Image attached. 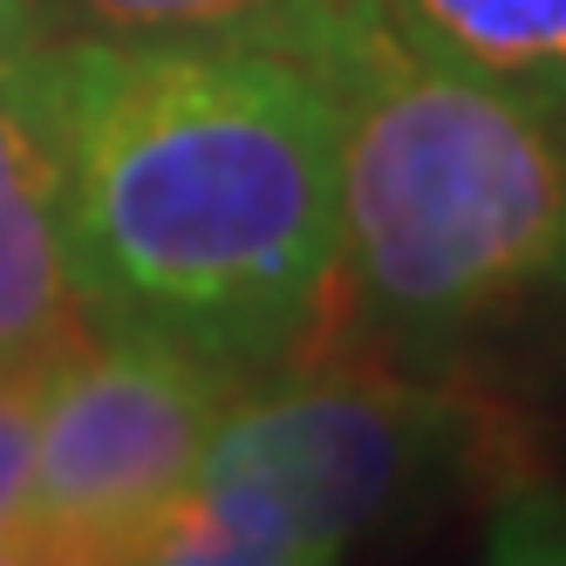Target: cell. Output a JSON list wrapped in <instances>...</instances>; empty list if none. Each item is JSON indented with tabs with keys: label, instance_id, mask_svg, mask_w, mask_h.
<instances>
[{
	"label": "cell",
	"instance_id": "9c48e42d",
	"mask_svg": "<svg viewBox=\"0 0 566 566\" xmlns=\"http://www.w3.org/2000/svg\"><path fill=\"white\" fill-rule=\"evenodd\" d=\"M484 566H566V492L539 478L505 484L484 533Z\"/></svg>",
	"mask_w": 566,
	"mask_h": 566
},
{
	"label": "cell",
	"instance_id": "5b68a950",
	"mask_svg": "<svg viewBox=\"0 0 566 566\" xmlns=\"http://www.w3.org/2000/svg\"><path fill=\"white\" fill-rule=\"evenodd\" d=\"M42 55L0 75V369H42L90 335L62 239Z\"/></svg>",
	"mask_w": 566,
	"mask_h": 566
},
{
	"label": "cell",
	"instance_id": "277c9868",
	"mask_svg": "<svg viewBox=\"0 0 566 566\" xmlns=\"http://www.w3.org/2000/svg\"><path fill=\"white\" fill-rule=\"evenodd\" d=\"M232 382L165 342L83 335L42 369L34 417V533L137 566L178 512L232 410Z\"/></svg>",
	"mask_w": 566,
	"mask_h": 566
},
{
	"label": "cell",
	"instance_id": "3957f363",
	"mask_svg": "<svg viewBox=\"0 0 566 566\" xmlns=\"http://www.w3.org/2000/svg\"><path fill=\"white\" fill-rule=\"evenodd\" d=\"M458 430L451 402L376 369H280L239 389L191 505L301 566H335Z\"/></svg>",
	"mask_w": 566,
	"mask_h": 566
},
{
	"label": "cell",
	"instance_id": "6da1fadb",
	"mask_svg": "<svg viewBox=\"0 0 566 566\" xmlns=\"http://www.w3.org/2000/svg\"><path fill=\"white\" fill-rule=\"evenodd\" d=\"M75 301L232 389L314 348L342 301L335 116L253 42H69L42 55Z\"/></svg>",
	"mask_w": 566,
	"mask_h": 566
},
{
	"label": "cell",
	"instance_id": "30bf717a",
	"mask_svg": "<svg viewBox=\"0 0 566 566\" xmlns=\"http://www.w3.org/2000/svg\"><path fill=\"white\" fill-rule=\"evenodd\" d=\"M42 49H49V34H42L34 0H0V75H8V69H28Z\"/></svg>",
	"mask_w": 566,
	"mask_h": 566
},
{
	"label": "cell",
	"instance_id": "7a4b0ae2",
	"mask_svg": "<svg viewBox=\"0 0 566 566\" xmlns=\"http://www.w3.org/2000/svg\"><path fill=\"white\" fill-rule=\"evenodd\" d=\"M280 55L335 116L342 294L361 328L443 348L566 287V124L410 55L355 0Z\"/></svg>",
	"mask_w": 566,
	"mask_h": 566
},
{
	"label": "cell",
	"instance_id": "ba28073f",
	"mask_svg": "<svg viewBox=\"0 0 566 566\" xmlns=\"http://www.w3.org/2000/svg\"><path fill=\"white\" fill-rule=\"evenodd\" d=\"M42 369H0V533L8 539L34 533V417H42Z\"/></svg>",
	"mask_w": 566,
	"mask_h": 566
},
{
	"label": "cell",
	"instance_id": "8fae6325",
	"mask_svg": "<svg viewBox=\"0 0 566 566\" xmlns=\"http://www.w3.org/2000/svg\"><path fill=\"white\" fill-rule=\"evenodd\" d=\"M0 566H109V559H90V553H75L49 533H28V539H8L0 533Z\"/></svg>",
	"mask_w": 566,
	"mask_h": 566
},
{
	"label": "cell",
	"instance_id": "52a82bcc",
	"mask_svg": "<svg viewBox=\"0 0 566 566\" xmlns=\"http://www.w3.org/2000/svg\"><path fill=\"white\" fill-rule=\"evenodd\" d=\"M335 0H34L49 49L69 42H253L287 49Z\"/></svg>",
	"mask_w": 566,
	"mask_h": 566
},
{
	"label": "cell",
	"instance_id": "8992f818",
	"mask_svg": "<svg viewBox=\"0 0 566 566\" xmlns=\"http://www.w3.org/2000/svg\"><path fill=\"white\" fill-rule=\"evenodd\" d=\"M410 55L566 124V0H355Z\"/></svg>",
	"mask_w": 566,
	"mask_h": 566
}]
</instances>
